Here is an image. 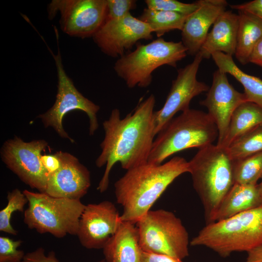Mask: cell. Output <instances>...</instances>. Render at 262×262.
I'll list each match as a JSON object with an SVG mask.
<instances>
[{
    "mask_svg": "<svg viewBox=\"0 0 262 262\" xmlns=\"http://www.w3.org/2000/svg\"><path fill=\"white\" fill-rule=\"evenodd\" d=\"M156 99L151 94L140 100L134 111L121 118L120 111L113 109L103 123L105 136L96 166L106 165L97 190L100 193L109 186V174L113 166L120 163L127 170L148 162L154 138V108Z\"/></svg>",
    "mask_w": 262,
    "mask_h": 262,
    "instance_id": "obj_1",
    "label": "cell"
},
{
    "mask_svg": "<svg viewBox=\"0 0 262 262\" xmlns=\"http://www.w3.org/2000/svg\"><path fill=\"white\" fill-rule=\"evenodd\" d=\"M140 262H183L182 260L166 255L142 251Z\"/></svg>",
    "mask_w": 262,
    "mask_h": 262,
    "instance_id": "obj_33",
    "label": "cell"
},
{
    "mask_svg": "<svg viewBox=\"0 0 262 262\" xmlns=\"http://www.w3.org/2000/svg\"><path fill=\"white\" fill-rule=\"evenodd\" d=\"M28 200L24 222L40 233L57 238L77 235L81 216L85 207L81 200L52 196L45 193L25 190Z\"/></svg>",
    "mask_w": 262,
    "mask_h": 262,
    "instance_id": "obj_7",
    "label": "cell"
},
{
    "mask_svg": "<svg viewBox=\"0 0 262 262\" xmlns=\"http://www.w3.org/2000/svg\"><path fill=\"white\" fill-rule=\"evenodd\" d=\"M211 57L219 70L231 75L243 85L246 100L262 108V80L242 70L231 56L222 52H215Z\"/></svg>",
    "mask_w": 262,
    "mask_h": 262,
    "instance_id": "obj_22",
    "label": "cell"
},
{
    "mask_svg": "<svg viewBox=\"0 0 262 262\" xmlns=\"http://www.w3.org/2000/svg\"><path fill=\"white\" fill-rule=\"evenodd\" d=\"M7 199V205L0 212V230L16 235L18 232L11 225L12 215L16 211L23 212L25 204L28 203V200L24 193L18 189H15L8 193Z\"/></svg>",
    "mask_w": 262,
    "mask_h": 262,
    "instance_id": "obj_27",
    "label": "cell"
},
{
    "mask_svg": "<svg viewBox=\"0 0 262 262\" xmlns=\"http://www.w3.org/2000/svg\"><path fill=\"white\" fill-rule=\"evenodd\" d=\"M21 262H59L54 251H50L48 254L45 253L42 247H39L35 250L25 254ZM98 262H106L102 260Z\"/></svg>",
    "mask_w": 262,
    "mask_h": 262,
    "instance_id": "obj_31",
    "label": "cell"
},
{
    "mask_svg": "<svg viewBox=\"0 0 262 262\" xmlns=\"http://www.w3.org/2000/svg\"><path fill=\"white\" fill-rule=\"evenodd\" d=\"M227 5L225 0H201L199 7L187 16L181 31L187 54L195 56L199 52L210 27Z\"/></svg>",
    "mask_w": 262,
    "mask_h": 262,
    "instance_id": "obj_17",
    "label": "cell"
},
{
    "mask_svg": "<svg viewBox=\"0 0 262 262\" xmlns=\"http://www.w3.org/2000/svg\"><path fill=\"white\" fill-rule=\"evenodd\" d=\"M218 137L217 126L207 113L189 109L173 118L157 134L148 163L161 164L176 152L213 144Z\"/></svg>",
    "mask_w": 262,
    "mask_h": 262,
    "instance_id": "obj_5",
    "label": "cell"
},
{
    "mask_svg": "<svg viewBox=\"0 0 262 262\" xmlns=\"http://www.w3.org/2000/svg\"><path fill=\"white\" fill-rule=\"evenodd\" d=\"M199 52L193 61L178 70L175 79L172 81L171 88L163 106L154 113V131L156 135L179 111L190 109L191 100L195 97L207 92L209 86L196 78L200 64L203 59Z\"/></svg>",
    "mask_w": 262,
    "mask_h": 262,
    "instance_id": "obj_12",
    "label": "cell"
},
{
    "mask_svg": "<svg viewBox=\"0 0 262 262\" xmlns=\"http://www.w3.org/2000/svg\"><path fill=\"white\" fill-rule=\"evenodd\" d=\"M135 0H107L106 20L122 17L136 8Z\"/></svg>",
    "mask_w": 262,
    "mask_h": 262,
    "instance_id": "obj_30",
    "label": "cell"
},
{
    "mask_svg": "<svg viewBox=\"0 0 262 262\" xmlns=\"http://www.w3.org/2000/svg\"><path fill=\"white\" fill-rule=\"evenodd\" d=\"M188 172V162L179 156L161 164L147 162L127 170L115 183L117 202L123 208L121 221L136 224L177 178Z\"/></svg>",
    "mask_w": 262,
    "mask_h": 262,
    "instance_id": "obj_2",
    "label": "cell"
},
{
    "mask_svg": "<svg viewBox=\"0 0 262 262\" xmlns=\"http://www.w3.org/2000/svg\"><path fill=\"white\" fill-rule=\"evenodd\" d=\"M147 8L150 9L174 12L189 15L200 5L201 0L187 3L176 0H145Z\"/></svg>",
    "mask_w": 262,
    "mask_h": 262,
    "instance_id": "obj_28",
    "label": "cell"
},
{
    "mask_svg": "<svg viewBox=\"0 0 262 262\" xmlns=\"http://www.w3.org/2000/svg\"><path fill=\"white\" fill-rule=\"evenodd\" d=\"M249 63L262 68V37L255 45L249 57Z\"/></svg>",
    "mask_w": 262,
    "mask_h": 262,
    "instance_id": "obj_35",
    "label": "cell"
},
{
    "mask_svg": "<svg viewBox=\"0 0 262 262\" xmlns=\"http://www.w3.org/2000/svg\"></svg>",
    "mask_w": 262,
    "mask_h": 262,
    "instance_id": "obj_38",
    "label": "cell"
},
{
    "mask_svg": "<svg viewBox=\"0 0 262 262\" xmlns=\"http://www.w3.org/2000/svg\"><path fill=\"white\" fill-rule=\"evenodd\" d=\"M189 15L179 13L145 8L137 17L147 24L160 38L170 31H181L184 23Z\"/></svg>",
    "mask_w": 262,
    "mask_h": 262,
    "instance_id": "obj_24",
    "label": "cell"
},
{
    "mask_svg": "<svg viewBox=\"0 0 262 262\" xmlns=\"http://www.w3.org/2000/svg\"><path fill=\"white\" fill-rule=\"evenodd\" d=\"M213 25L199 51L203 58L209 59L215 52L232 56L236 47L238 14L226 10L218 16Z\"/></svg>",
    "mask_w": 262,
    "mask_h": 262,
    "instance_id": "obj_18",
    "label": "cell"
},
{
    "mask_svg": "<svg viewBox=\"0 0 262 262\" xmlns=\"http://www.w3.org/2000/svg\"><path fill=\"white\" fill-rule=\"evenodd\" d=\"M233 172L234 183L257 184L262 178V151L234 161Z\"/></svg>",
    "mask_w": 262,
    "mask_h": 262,
    "instance_id": "obj_26",
    "label": "cell"
},
{
    "mask_svg": "<svg viewBox=\"0 0 262 262\" xmlns=\"http://www.w3.org/2000/svg\"><path fill=\"white\" fill-rule=\"evenodd\" d=\"M48 146L43 139L25 142L17 136L4 143L0 149L2 161L25 183L45 193L49 173L43 165L42 152Z\"/></svg>",
    "mask_w": 262,
    "mask_h": 262,
    "instance_id": "obj_11",
    "label": "cell"
},
{
    "mask_svg": "<svg viewBox=\"0 0 262 262\" xmlns=\"http://www.w3.org/2000/svg\"><path fill=\"white\" fill-rule=\"evenodd\" d=\"M153 33L147 24L130 13L119 18L105 20L93 38L103 53L119 58L140 40L152 39Z\"/></svg>",
    "mask_w": 262,
    "mask_h": 262,
    "instance_id": "obj_13",
    "label": "cell"
},
{
    "mask_svg": "<svg viewBox=\"0 0 262 262\" xmlns=\"http://www.w3.org/2000/svg\"><path fill=\"white\" fill-rule=\"evenodd\" d=\"M120 216L110 201L86 205L76 235L81 245L87 249H103L120 227Z\"/></svg>",
    "mask_w": 262,
    "mask_h": 262,
    "instance_id": "obj_14",
    "label": "cell"
},
{
    "mask_svg": "<svg viewBox=\"0 0 262 262\" xmlns=\"http://www.w3.org/2000/svg\"><path fill=\"white\" fill-rule=\"evenodd\" d=\"M58 76L57 93L53 105L47 112L39 115L38 117L45 127H51L63 138L72 143L74 140L69 136L63 126V119L68 112L79 110L85 112L89 119V134L93 135L98 127L97 113L100 107L84 97L76 88L71 79L66 74L62 61L58 45V53L54 55Z\"/></svg>",
    "mask_w": 262,
    "mask_h": 262,
    "instance_id": "obj_9",
    "label": "cell"
},
{
    "mask_svg": "<svg viewBox=\"0 0 262 262\" xmlns=\"http://www.w3.org/2000/svg\"><path fill=\"white\" fill-rule=\"evenodd\" d=\"M231 9L252 14L262 20V0H254L240 4L230 5Z\"/></svg>",
    "mask_w": 262,
    "mask_h": 262,
    "instance_id": "obj_32",
    "label": "cell"
},
{
    "mask_svg": "<svg viewBox=\"0 0 262 262\" xmlns=\"http://www.w3.org/2000/svg\"><path fill=\"white\" fill-rule=\"evenodd\" d=\"M47 12L49 19L59 13L60 26L64 33L82 38L93 37L106 20L107 0H52Z\"/></svg>",
    "mask_w": 262,
    "mask_h": 262,
    "instance_id": "obj_10",
    "label": "cell"
},
{
    "mask_svg": "<svg viewBox=\"0 0 262 262\" xmlns=\"http://www.w3.org/2000/svg\"><path fill=\"white\" fill-rule=\"evenodd\" d=\"M187 54L181 41H167L160 37L146 44L138 43L133 51L118 58L114 69L129 88H147L155 69L164 65L176 67Z\"/></svg>",
    "mask_w": 262,
    "mask_h": 262,
    "instance_id": "obj_6",
    "label": "cell"
},
{
    "mask_svg": "<svg viewBox=\"0 0 262 262\" xmlns=\"http://www.w3.org/2000/svg\"><path fill=\"white\" fill-rule=\"evenodd\" d=\"M225 258L262 245V205L227 219L206 224L190 241Z\"/></svg>",
    "mask_w": 262,
    "mask_h": 262,
    "instance_id": "obj_4",
    "label": "cell"
},
{
    "mask_svg": "<svg viewBox=\"0 0 262 262\" xmlns=\"http://www.w3.org/2000/svg\"><path fill=\"white\" fill-rule=\"evenodd\" d=\"M60 166L49 174L45 193L54 197L80 200L91 185L88 169L74 155L59 151Z\"/></svg>",
    "mask_w": 262,
    "mask_h": 262,
    "instance_id": "obj_16",
    "label": "cell"
},
{
    "mask_svg": "<svg viewBox=\"0 0 262 262\" xmlns=\"http://www.w3.org/2000/svg\"><path fill=\"white\" fill-rule=\"evenodd\" d=\"M135 224L122 221L103 248L106 262H140L142 250Z\"/></svg>",
    "mask_w": 262,
    "mask_h": 262,
    "instance_id": "obj_19",
    "label": "cell"
},
{
    "mask_svg": "<svg viewBox=\"0 0 262 262\" xmlns=\"http://www.w3.org/2000/svg\"><path fill=\"white\" fill-rule=\"evenodd\" d=\"M239 25L235 56L243 65L249 63L251 52L262 37V20L249 13L238 11Z\"/></svg>",
    "mask_w": 262,
    "mask_h": 262,
    "instance_id": "obj_21",
    "label": "cell"
},
{
    "mask_svg": "<svg viewBox=\"0 0 262 262\" xmlns=\"http://www.w3.org/2000/svg\"><path fill=\"white\" fill-rule=\"evenodd\" d=\"M226 148L233 161L262 152V125L238 137Z\"/></svg>",
    "mask_w": 262,
    "mask_h": 262,
    "instance_id": "obj_25",
    "label": "cell"
},
{
    "mask_svg": "<svg viewBox=\"0 0 262 262\" xmlns=\"http://www.w3.org/2000/svg\"><path fill=\"white\" fill-rule=\"evenodd\" d=\"M247 257L244 262H262V245L247 252Z\"/></svg>",
    "mask_w": 262,
    "mask_h": 262,
    "instance_id": "obj_36",
    "label": "cell"
},
{
    "mask_svg": "<svg viewBox=\"0 0 262 262\" xmlns=\"http://www.w3.org/2000/svg\"><path fill=\"white\" fill-rule=\"evenodd\" d=\"M257 186L260 198L262 202V180L260 184H257Z\"/></svg>",
    "mask_w": 262,
    "mask_h": 262,
    "instance_id": "obj_37",
    "label": "cell"
},
{
    "mask_svg": "<svg viewBox=\"0 0 262 262\" xmlns=\"http://www.w3.org/2000/svg\"><path fill=\"white\" fill-rule=\"evenodd\" d=\"M262 125V108L256 104L245 101L233 113L224 139L219 146L227 148L237 138Z\"/></svg>",
    "mask_w": 262,
    "mask_h": 262,
    "instance_id": "obj_23",
    "label": "cell"
},
{
    "mask_svg": "<svg viewBox=\"0 0 262 262\" xmlns=\"http://www.w3.org/2000/svg\"><path fill=\"white\" fill-rule=\"evenodd\" d=\"M188 163L193 186L203 205L208 224L234 184L233 161L226 148L213 144L199 148Z\"/></svg>",
    "mask_w": 262,
    "mask_h": 262,
    "instance_id": "obj_3",
    "label": "cell"
},
{
    "mask_svg": "<svg viewBox=\"0 0 262 262\" xmlns=\"http://www.w3.org/2000/svg\"><path fill=\"white\" fill-rule=\"evenodd\" d=\"M22 242L5 236L0 237V262H21L25 253L18 248Z\"/></svg>",
    "mask_w": 262,
    "mask_h": 262,
    "instance_id": "obj_29",
    "label": "cell"
},
{
    "mask_svg": "<svg viewBox=\"0 0 262 262\" xmlns=\"http://www.w3.org/2000/svg\"><path fill=\"white\" fill-rule=\"evenodd\" d=\"M227 74L218 69L214 71L206 97L200 102V105L207 109V113L217 126L218 146L225 137L233 113L241 104L247 101L244 93L236 90L230 84Z\"/></svg>",
    "mask_w": 262,
    "mask_h": 262,
    "instance_id": "obj_15",
    "label": "cell"
},
{
    "mask_svg": "<svg viewBox=\"0 0 262 262\" xmlns=\"http://www.w3.org/2000/svg\"><path fill=\"white\" fill-rule=\"evenodd\" d=\"M262 205L257 184L235 183L221 201L210 223L227 219Z\"/></svg>",
    "mask_w": 262,
    "mask_h": 262,
    "instance_id": "obj_20",
    "label": "cell"
},
{
    "mask_svg": "<svg viewBox=\"0 0 262 262\" xmlns=\"http://www.w3.org/2000/svg\"><path fill=\"white\" fill-rule=\"evenodd\" d=\"M41 160L49 174L55 171L60 166V161L55 154L42 155Z\"/></svg>",
    "mask_w": 262,
    "mask_h": 262,
    "instance_id": "obj_34",
    "label": "cell"
},
{
    "mask_svg": "<svg viewBox=\"0 0 262 262\" xmlns=\"http://www.w3.org/2000/svg\"><path fill=\"white\" fill-rule=\"evenodd\" d=\"M136 225L143 251L182 260L189 256L188 233L173 213L164 209L150 210Z\"/></svg>",
    "mask_w": 262,
    "mask_h": 262,
    "instance_id": "obj_8",
    "label": "cell"
}]
</instances>
